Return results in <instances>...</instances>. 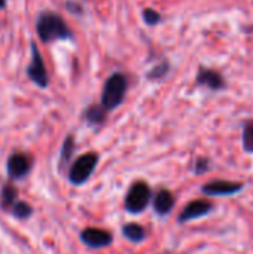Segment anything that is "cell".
Masks as SVG:
<instances>
[{
  "mask_svg": "<svg viewBox=\"0 0 253 254\" xmlns=\"http://www.w3.org/2000/svg\"><path fill=\"white\" fill-rule=\"evenodd\" d=\"M197 85L206 86L212 91H221L225 88V79L219 71H216L213 68L200 67V70L197 73Z\"/></svg>",
  "mask_w": 253,
  "mask_h": 254,
  "instance_id": "obj_10",
  "label": "cell"
},
{
  "mask_svg": "<svg viewBox=\"0 0 253 254\" xmlns=\"http://www.w3.org/2000/svg\"><path fill=\"white\" fill-rule=\"evenodd\" d=\"M243 149L253 153V122H249L243 129Z\"/></svg>",
  "mask_w": 253,
  "mask_h": 254,
  "instance_id": "obj_18",
  "label": "cell"
},
{
  "mask_svg": "<svg viewBox=\"0 0 253 254\" xmlns=\"http://www.w3.org/2000/svg\"><path fill=\"white\" fill-rule=\"evenodd\" d=\"M128 88V80L124 73L116 71L112 73L107 80L104 82L103 92H101V107L106 112H112L119 107L125 98Z\"/></svg>",
  "mask_w": 253,
  "mask_h": 254,
  "instance_id": "obj_2",
  "label": "cell"
},
{
  "mask_svg": "<svg viewBox=\"0 0 253 254\" xmlns=\"http://www.w3.org/2000/svg\"><path fill=\"white\" fill-rule=\"evenodd\" d=\"M16 195H18V192H16L15 186H12V185H4V186L1 188V193H0L1 207H3V208H10V207L15 204V201H18V199H16Z\"/></svg>",
  "mask_w": 253,
  "mask_h": 254,
  "instance_id": "obj_15",
  "label": "cell"
},
{
  "mask_svg": "<svg viewBox=\"0 0 253 254\" xmlns=\"http://www.w3.org/2000/svg\"><path fill=\"white\" fill-rule=\"evenodd\" d=\"M27 76L39 88H46L49 85V76L46 71L43 57L34 42H31V61L27 65Z\"/></svg>",
  "mask_w": 253,
  "mask_h": 254,
  "instance_id": "obj_5",
  "label": "cell"
},
{
  "mask_svg": "<svg viewBox=\"0 0 253 254\" xmlns=\"http://www.w3.org/2000/svg\"><path fill=\"white\" fill-rule=\"evenodd\" d=\"M33 167L31 156L24 152H15L9 156L6 168H7V176L12 180H19L24 179Z\"/></svg>",
  "mask_w": 253,
  "mask_h": 254,
  "instance_id": "obj_6",
  "label": "cell"
},
{
  "mask_svg": "<svg viewBox=\"0 0 253 254\" xmlns=\"http://www.w3.org/2000/svg\"><path fill=\"white\" fill-rule=\"evenodd\" d=\"M73 153H75V137L69 135V137H66V140L63 141V146H61V155H60L61 167H64L66 164L70 162V159L73 158Z\"/></svg>",
  "mask_w": 253,
  "mask_h": 254,
  "instance_id": "obj_14",
  "label": "cell"
},
{
  "mask_svg": "<svg viewBox=\"0 0 253 254\" xmlns=\"http://www.w3.org/2000/svg\"><path fill=\"white\" fill-rule=\"evenodd\" d=\"M152 198V190L145 182H137L134 183L125 196V208L128 213L139 214L142 213L151 202Z\"/></svg>",
  "mask_w": 253,
  "mask_h": 254,
  "instance_id": "obj_4",
  "label": "cell"
},
{
  "mask_svg": "<svg viewBox=\"0 0 253 254\" xmlns=\"http://www.w3.org/2000/svg\"><path fill=\"white\" fill-rule=\"evenodd\" d=\"M10 211L16 219H21V220L28 219L33 214L31 205L28 202H24V201H15V204L10 207Z\"/></svg>",
  "mask_w": 253,
  "mask_h": 254,
  "instance_id": "obj_16",
  "label": "cell"
},
{
  "mask_svg": "<svg viewBox=\"0 0 253 254\" xmlns=\"http://www.w3.org/2000/svg\"><path fill=\"white\" fill-rule=\"evenodd\" d=\"M169 71H170V64L167 61H161L160 64H157L148 73V79H151V80H160V79L166 77Z\"/></svg>",
  "mask_w": 253,
  "mask_h": 254,
  "instance_id": "obj_17",
  "label": "cell"
},
{
  "mask_svg": "<svg viewBox=\"0 0 253 254\" xmlns=\"http://www.w3.org/2000/svg\"><path fill=\"white\" fill-rule=\"evenodd\" d=\"M97 164H98V155H95L94 152H89V153L79 156L73 162V165L70 167V171H69L70 183L76 185V186L84 185L91 177V174L94 173Z\"/></svg>",
  "mask_w": 253,
  "mask_h": 254,
  "instance_id": "obj_3",
  "label": "cell"
},
{
  "mask_svg": "<svg viewBox=\"0 0 253 254\" xmlns=\"http://www.w3.org/2000/svg\"><path fill=\"white\" fill-rule=\"evenodd\" d=\"M122 234H124V237H125L128 241L136 243V244L142 243V241L146 238L145 229H143L140 225H137V223H128V225H125V226L122 228Z\"/></svg>",
  "mask_w": 253,
  "mask_h": 254,
  "instance_id": "obj_13",
  "label": "cell"
},
{
  "mask_svg": "<svg viewBox=\"0 0 253 254\" xmlns=\"http://www.w3.org/2000/svg\"><path fill=\"white\" fill-rule=\"evenodd\" d=\"M81 241L89 249H103L112 244L113 237L110 232L98 228H86L81 232Z\"/></svg>",
  "mask_w": 253,
  "mask_h": 254,
  "instance_id": "obj_8",
  "label": "cell"
},
{
  "mask_svg": "<svg viewBox=\"0 0 253 254\" xmlns=\"http://www.w3.org/2000/svg\"><path fill=\"white\" fill-rule=\"evenodd\" d=\"M245 189L243 183L239 182H228V180H213L203 186V193L209 196H228L236 195Z\"/></svg>",
  "mask_w": 253,
  "mask_h": 254,
  "instance_id": "obj_7",
  "label": "cell"
},
{
  "mask_svg": "<svg viewBox=\"0 0 253 254\" xmlns=\"http://www.w3.org/2000/svg\"><path fill=\"white\" fill-rule=\"evenodd\" d=\"M213 210L212 202L206 201V199H195L191 201L189 204H186V207L182 210V213L179 214V222L180 223H186L189 220L207 216L210 211Z\"/></svg>",
  "mask_w": 253,
  "mask_h": 254,
  "instance_id": "obj_9",
  "label": "cell"
},
{
  "mask_svg": "<svg viewBox=\"0 0 253 254\" xmlns=\"http://www.w3.org/2000/svg\"><path fill=\"white\" fill-rule=\"evenodd\" d=\"M66 7H67V10L70 13H75V15H82L84 13V6L78 0H67Z\"/></svg>",
  "mask_w": 253,
  "mask_h": 254,
  "instance_id": "obj_20",
  "label": "cell"
},
{
  "mask_svg": "<svg viewBox=\"0 0 253 254\" xmlns=\"http://www.w3.org/2000/svg\"><path fill=\"white\" fill-rule=\"evenodd\" d=\"M174 196L167 189H160L154 198V210L158 216H167L174 207Z\"/></svg>",
  "mask_w": 253,
  "mask_h": 254,
  "instance_id": "obj_11",
  "label": "cell"
},
{
  "mask_svg": "<svg viewBox=\"0 0 253 254\" xmlns=\"http://www.w3.org/2000/svg\"><path fill=\"white\" fill-rule=\"evenodd\" d=\"M209 167H210L209 159H206V158H198V159L195 161L194 171H195L197 174H201V173H206V171L209 170Z\"/></svg>",
  "mask_w": 253,
  "mask_h": 254,
  "instance_id": "obj_21",
  "label": "cell"
},
{
  "mask_svg": "<svg viewBox=\"0 0 253 254\" xmlns=\"http://www.w3.org/2000/svg\"><path fill=\"white\" fill-rule=\"evenodd\" d=\"M36 31L42 43H52L57 40H70L73 37V31L67 25L64 18L51 10H45L39 13L36 19Z\"/></svg>",
  "mask_w": 253,
  "mask_h": 254,
  "instance_id": "obj_1",
  "label": "cell"
},
{
  "mask_svg": "<svg viewBox=\"0 0 253 254\" xmlns=\"http://www.w3.org/2000/svg\"><path fill=\"white\" fill-rule=\"evenodd\" d=\"M143 19L148 25H157L161 22V15L160 12H157L155 9H151V7H146L143 10Z\"/></svg>",
  "mask_w": 253,
  "mask_h": 254,
  "instance_id": "obj_19",
  "label": "cell"
},
{
  "mask_svg": "<svg viewBox=\"0 0 253 254\" xmlns=\"http://www.w3.org/2000/svg\"><path fill=\"white\" fill-rule=\"evenodd\" d=\"M106 116H107V112L101 107V104H98V106L97 104H91L85 110V113H84L85 121L88 124H91V125H101V124H104Z\"/></svg>",
  "mask_w": 253,
  "mask_h": 254,
  "instance_id": "obj_12",
  "label": "cell"
},
{
  "mask_svg": "<svg viewBox=\"0 0 253 254\" xmlns=\"http://www.w3.org/2000/svg\"><path fill=\"white\" fill-rule=\"evenodd\" d=\"M4 4H6V0H0V10L4 7Z\"/></svg>",
  "mask_w": 253,
  "mask_h": 254,
  "instance_id": "obj_22",
  "label": "cell"
}]
</instances>
